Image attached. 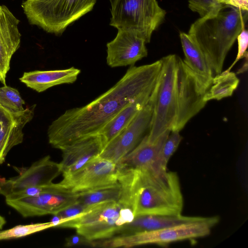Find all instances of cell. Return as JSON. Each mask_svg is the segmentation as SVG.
<instances>
[{
	"instance_id": "44dd1931",
	"label": "cell",
	"mask_w": 248,
	"mask_h": 248,
	"mask_svg": "<svg viewBox=\"0 0 248 248\" xmlns=\"http://www.w3.org/2000/svg\"><path fill=\"white\" fill-rule=\"evenodd\" d=\"M80 73L79 69L74 67L61 70H38L24 73L19 80L28 87L41 93L54 86L74 83Z\"/></svg>"
},
{
	"instance_id": "1f68e13d",
	"label": "cell",
	"mask_w": 248,
	"mask_h": 248,
	"mask_svg": "<svg viewBox=\"0 0 248 248\" xmlns=\"http://www.w3.org/2000/svg\"><path fill=\"white\" fill-rule=\"evenodd\" d=\"M225 5L248 11V0H226Z\"/></svg>"
},
{
	"instance_id": "4dcf8cb0",
	"label": "cell",
	"mask_w": 248,
	"mask_h": 248,
	"mask_svg": "<svg viewBox=\"0 0 248 248\" xmlns=\"http://www.w3.org/2000/svg\"><path fill=\"white\" fill-rule=\"evenodd\" d=\"M65 246L67 247H74L78 245H86L93 247V241L77 233L68 237L65 239Z\"/></svg>"
},
{
	"instance_id": "4316f807",
	"label": "cell",
	"mask_w": 248,
	"mask_h": 248,
	"mask_svg": "<svg viewBox=\"0 0 248 248\" xmlns=\"http://www.w3.org/2000/svg\"><path fill=\"white\" fill-rule=\"evenodd\" d=\"M53 227L51 221L28 225H19L11 229L0 231V240L21 238Z\"/></svg>"
},
{
	"instance_id": "7a4b0ae2",
	"label": "cell",
	"mask_w": 248,
	"mask_h": 248,
	"mask_svg": "<svg viewBox=\"0 0 248 248\" xmlns=\"http://www.w3.org/2000/svg\"><path fill=\"white\" fill-rule=\"evenodd\" d=\"M125 181L135 217L181 214L183 197L176 172L152 167L129 169Z\"/></svg>"
},
{
	"instance_id": "ffe728a7",
	"label": "cell",
	"mask_w": 248,
	"mask_h": 248,
	"mask_svg": "<svg viewBox=\"0 0 248 248\" xmlns=\"http://www.w3.org/2000/svg\"><path fill=\"white\" fill-rule=\"evenodd\" d=\"M170 130H167L154 141L149 140L147 135L118 164L124 169L142 170L151 167L155 162Z\"/></svg>"
},
{
	"instance_id": "52a82bcc",
	"label": "cell",
	"mask_w": 248,
	"mask_h": 248,
	"mask_svg": "<svg viewBox=\"0 0 248 248\" xmlns=\"http://www.w3.org/2000/svg\"><path fill=\"white\" fill-rule=\"evenodd\" d=\"M109 25L118 29L135 31L146 43L163 23L166 12L156 0H110Z\"/></svg>"
},
{
	"instance_id": "9c48e42d",
	"label": "cell",
	"mask_w": 248,
	"mask_h": 248,
	"mask_svg": "<svg viewBox=\"0 0 248 248\" xmlns=\"http://www.w3.org/2000/svg\"><path fill=\"white\" fill-rule=\"evenodd\" d=\"M196 78L184 61L177 56L176 75L177 112L171 131H180L207 103L203 100Z\"/></svg>"
},
{
	"instance_id": "484cf974",
	"label": "cell",
	"mask_w": 248,
	"mask_h": 248,
	"mask_svg": "<svg viewBox=\"0 0 248 248\" xmlns=\"http://www.w3.org/2000/svg\"><path fill=\"white\" fill-rule=\"evenodd\" d=\"M24 105L25 101L17 89L6 85L0 87V105L5 109L12 113H18L25 110Z\"/></svg>"
},
{
	"instance_id": "5bb4252c",
	"label": "cell",
	"mask_w": 248,
	"mask_h": 248,
	"mask_svg": "<svg viewBox=\"0 0 248 248\" xmlns=\"http://www.w3.org/2000/svg\"><path fill=\"white\" fill-rule=\"evenodd\" d=\"M145 41L134 30H118L115 38L107 44V63L111 67L133 66L146 57Z\"/></svg>"
},
{
	"instance_id": "277c9868",
	"label": "cell",
	"mask_w": 248,
	"mask_h": 248,
	"mask_svg": "<svg viewBox=\"0 0 248 248\" xmlns=\"http://www.w3.org/2000/svg\"><path fill=\"white\" fill-rule=\"evenodd\" d=\"M135 217L132 202L124 196L118 201L91 206L83 214L61 224L58 227L72 228L91 241L103 240L113 236Z\"/></svg>"
},
{
	"instance_id": "7c38bea8",
	"label": "cell",
	"mask_w": 248,
	"mask_h": 248,
	"mask_svg": "<svg viewBox=\"0 0 248 248\" xmlns=\"http://www.w3.org/2000/svg\"><path fill=\"white\" fill-rule=\"evenodd\" d=\"M78 193L60 187L55 190L36 196L5 201L9 206L23 217H32L56 214L76 202Z\"/></svg>"
},
{
	"instance_id": "5b68a950",
	"label": "cell",
	"mask_w": 248,
	"mask_h": 248,
	"mask_svg": "<svg viewBox=\"0 0 248 248\" xmlns=\"http://www.w3.org/2000/svg\"><path fill=\"white\" fill-rule=\"evenodd\" d=\"M97 0H25L22 8L29 22L61 35L70 24L92 10Z\"/></svg>"
},
{
	"instance_id": "e575fe53",
	"label": "cell",
	"mask_w": 248,
	"mask_h": 248,
	"mask_svg": "<svg viewBox=\"0 0 248 248\" xmlns=\"http://www.w3.org/2000/svg\"><path fill=\"white\" fill-rule=\"evenodd\" d=\"M218 1L222 4H225V3H226V0H217Z\"/></svg>"
},
{
	"instance_id": "8992f818",
	"label": "cell",
	"mask_w": 248,
	"mask_h": 248,
	"mask_svg": "<svg viewBox=\"0 0 248 248\" xmlns=\"http://www.w3.org/2000/svg\"><path fill=\"white\" fill-rule=\"evenodd\" d=\"M177 56L170 54L161 59L162 65L151 98L154 103L152 117L147 135L154 141L174 125L177 112Z\"/></svg>"
},
{
	"instance_id": "603a6c76",
	"label": "cell",
	"mask_w": 248,
	"mask_h": 248,
	"mask_svg": "<svg viewBox=\"0 0 248 248\" xmlns=\"http://www.w3.org/2000/svg\"><path fill=\"white\" fill-rule=\"evenodd\" d=\"M124 196V186L119 181L112 185L78 192L77 202L90 206L102 202L118 201Z\"/></svg>"
},
{
	"instance_id": "30bf717a",
	"label": "cell",
	"mask_w": 248,
	"mask_h": 248,
	"mask_svg": "<svg viewBox=\"0 0 248 248\" xmlns=\"http://www.w3.org/2000/svg\"><path fill=\"white\" fill-rule=\"evenodd\" d=\"M119 176L117 164L98 156L76 171L63 176L58 184L62 188L78 192L117 183Z\"/></svg>"
},
{
	"instance_id": "2e32d148",
	"label": "cell",
	"mask_w": 248,
	"mask_h": 248,
	"mask_svg": "<svg viewBox=\"0 0 248 248\" xmlns=\"http://www.w3.org/2000/svg\"><path fill=\"white\" fill-rule=\"evenodd\" d=\"M35 105L18 113H12L0 105V165L10 150L23 140V129L34 116Z\"/></svg>"
},
{
	"instance_id": "d4e9b609",
	"label": "cell",
	"mask_w": 248,
	"mask_h": 248,
	"mask_svg": "<svg viewBox=\"0 0 248 248\" xmlns=\"http://www.w3.org/2000/svg\"><path fill=\"white\" fill-rule=\"evenodd\" d=\"M182 140V137L180 134V131H170L159 152L155 162L149 168L152 167L167 170L168 161L177 150Z\"/></svg>"
},
{
	"instance_id": "7402d4cb",
	"label": "cell",
	"mask_w": 248,
	"mask_h": 248,
	"mask_svg": "<svg viewBox=\"0 0 248 248\" xmlns=\"http://www.w3.org/2000/svg\"><path fill=\"white\" fill-rule=\"evenodd\" d=\"M154 87L128 104L100 130L97 134L101 136L104 147L129 124L148 102Z\"/></svg>"
},
{
	"instance_id": "cb8c5ba5",
	"label": "cell",
	"mask_w": 248,
	"mask_h": 248,
	"mask_svg": "<svg viewBox=\"0 0 248 248\" xmlns=\"http://www.w3.org/2000/svg\"><path fill=\"white\" fill-rule=\"evenodd\" d=\"M239 79L233 72L225 70L214 77L213 82L205 93L203 100L206 103L211 100H219L232 95L237 89Z\"/></svg>"
},
{
	"instance_id": "6da1fadb",
	"label": "cell",
	"mask_w": 248,
	"mask_h": 248,
	"mask_svg": "<svg viewBox=\"0 0 248 248\" xmlns=\"http://www.w3.org/2000/svg\"><path fill=\"white\" fill-rule=\"evenodd\" d=\"M161 65L160 59L151 64L133 65L113 86L94 100L66 110L49 126V143L61 149L78 139L97 134L123 108L154 87Z\"/></svg>"
},
{
	"instance_id": "9a60e30c",
	"label": "cell",
	"mask_w": 248,
	"mask_h": 248,
	"mask_svg": "<svg viewBox=\"0 0 248 248\" xmlns=\"http://www.w3.org/2000/svg\"><path fill=\"white\" fill-rule=\"evenodd\" d=\"M104 148L103 140L99 134L80 138L62 147L60 164L63 176L72 174L98 156Z\"/></svg>"
},
{
	"instance_id": "83f0119b",
	"label": "cell",
	"mask_w": 248,
	"mask_h": 248,
	"mask_svg": "<svg viewBox=\"0 0 248 248\" xmlns=\"http://www.w3.org/2000/svg\"><path fill=\"white\" fill-rule=\"evenodd\" d=\"M217 0H188V7L201 17L217 14L223 5Z\"/></svg>"
},
{
	"instance_id": "ac0fdd59",
	"label": "cell",
	"mask_w": 248,
	"mask_h": 248,
	"mask_svg": "<svg viewBox=\"0 0 248 248\" xmlns=\"http://www.w3.org/2000/svg\"><path fill=\"white\" fill-rule=\"evenodd\" d=\"M185 55L184 62L194 75L204 94L211 85L214 76L211 66L199 46L188 34H179Z\"/></svg>"
},
{
	"instance_id": "d6986e66",
	"label": "cell",
	"mask_w": 248,
	"mask_h": 248,
	"mask_svg": "<svg viewBox=\"0 0 248 248\" xmlns=\"http://www.w3.org/2000/svg\"><path fill=\"white\" fill-rule=\"evenodd\" d=\"M208 217H189L182 214L175 216L142 215L122 227L113 236H124L152 231L184 223L203 221Z\"/></svg>"
},
{
	"instance_id": "d6a6232c",
	"label": "cell",
	"mask_w": 248,
	"mask_h": 248,
	"mask_svg": "<svg viewBox=\"0 0 248 248\" xmlns=\"http://www.w3.org/2000/svg\"><path fill=\"white\" fill-rule=\"evenodd\" d=\"M244 58H245V62L243 64V65L241 67V68L238 70L237 73L236 74H239L245 72L247 71L248 69V55H246Z\"/></svg>"
},
{
	"instance_id": "836d02e7",
	"label": "cell",
	"mask_w": 248,
	"mask_h": 248,
	"mask_svg": "<svg viewBox=\"0 0 248 248\" xmlns=\"http://www.w3.org/2000/svg\"><path fill=\"white\" fill-rule=\"evenodd\" d=\"M6 223V220L4 217L0 215V230Z\"/></svg>"
},
{
	"instance_id": "f546056e",
	"label": "cell",
	"mask_w": 248,
	"mask_h": 248,
	"mask_svg": "<svg viewBox=\"0 0 248 248\" xmlns=\"http://www.w3.org/2000/svg\"><path fill=\"white\" fill-rule=\"evenodd\" d=\"M238 41V52L236 57L231 65V66L226 70L231 71V69L237 62L248 55L247 51L248 45V31L244 27L237 37Z\"/></svg>"
},
{
	"instance_id": "ba28073f",
	"label": "cell",
	"mask_w": 248,
	"mask_h": 248,
	"mask_svg": "<svg viewBox=\"0 0 248 248\" xmlns=\"http://www.w3.org/2000/svg\"><path fill=\"white\" fill-rule=\"evenodd\" d=\"M219 221L217 216L208 217L203 221L184 223L159 230L124 236H113L98 240L96 247L129 248L147 244L166 245L171 242L204 237Z\"/></svg>"
},
{
	"instance_id": "4fadbf2b",
	"label": "cell",
	"mask_w": 248,
	"mask_h": 248,
	"mask_svg": "<svg viewBox=\"0 0 248 248\" xmlns=\"http://www.w3.org/2000/svg\"><path fill=\"white\" fill-rule=\"evenodd\" d=\"M62 173L61 165L49 155L34 162L19 175L8 180L0 179V194L5 197L26 188L49 185Z\"/></svg>"
},
{
	"instance_id": "e0dca14e",
	"label": "cell",
	"mask_w": 248,
	"mask_h": 248,
	"mask_svg": "<svg viewBox=\"0 0 248 248\" xmlns=\"http://www.w3.org/2000/svg\"><path fill=\"white\" fill-rule=\"evenodd\" d=\"M19 20L5 5L0 6V81L6 85L13 54L20 46Z\"/></svg>"
},
{
	"instance_id": "f1b7e54d",
	"label": "cell",
	"mask_w": 248,
	"mask_h": 248,
	"mask_svg": "<svg viewBox=\"0 0 248 248\" xmlns=\"http://www.w3.org/2000/svg\"><path fill=\"white\" fill-rule=\"evenodd\" d=\"M90 207L91 206H88L77 202L67 206L55 214L60 219L61 223L59 225L65 221L78 217L87 211Z\"/></svg>"
},
{
	"instance_id": "3957f363",
	"label": "cell",
	"mask_w": 248,
	"mask_h": 248,
	"mask_svg": "<svg viewBox=\"0 0 248 248\" xmlns=\"http://www.w3.org/2000/svg\"><path fill=\"white\" fill-rule=\"evenodd\" d=\"M248 11L224 4L216 14L200 17L188 34L205 56L214 77L222 71L226 57L248 19Z\"/></svg>"
},
{
	"instance_id": "8fae6325",
	"label": "cell",
	"mask_w": 248,
	"mask_h": 248,
	"mask_svg": "<svg viewBox=\"0 0 248 248\" xmlns=\"http://www.w3.org/2000/svg\"><path fill=\"white\" fill-rule=\"evenodd\" d=\"M153 106L150 97L148 102L129 124L105 146L99 156L117 164L129 154L149 129Z\"/></svg>"
}]
</instances>
